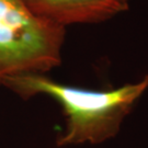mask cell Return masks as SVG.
I'll return each mask as SVG.
<instances>
[{"mask_svg": "<svg viewBox=\"0 0 148 148\" xmlns=\"http://www.w3.org/2000/svg\"><path fill=\"white\" fill-rule=\"evenodd\" d=\"M3 86L23 99L46 95L57 101L65 114L66 126L57 146L100 144L114 137L122 122L148 89V75L136 84L104 91L81 89L58 84L45 74L10 77Z\"/></svg>", "mask_w": 148, "mask_h": 148, "instance_id": "cell-1", "label": "cell"}, {"mask_svg": "<svg viewBox=\"0 0 148 148\" xmlns=\"http://www.w3.org/2000/svg\"><path fill=\"white\" fill-rule=\"evenodd\" d=\"M64 38L65 27L35 14L24 0H0V86L59 66Z\"/></svg>", "mask_w": 148, "mask_h": 148, "instance_id": "cell-2", "label": "cell"}, {"mask_svg": "<svg viewBox=\"0 0 148 148\" xmlns=\"http://www.w3.org/2000/svg\"><path fill=\"white\" fill-rule=\"evenodd\" d=\"M35 14L58 25L95 23L128 9V0H24Z\"/></svg>", "mask_w": 148, "mask_h": 148, "instance_id": "cell-3", "label": "cell"}]
</instances>
